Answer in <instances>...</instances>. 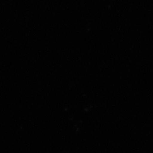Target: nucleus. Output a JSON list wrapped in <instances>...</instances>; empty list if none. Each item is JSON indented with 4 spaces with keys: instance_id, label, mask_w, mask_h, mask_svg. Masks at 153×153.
Instances as JSON below:
<instances>
[]
</instances>
